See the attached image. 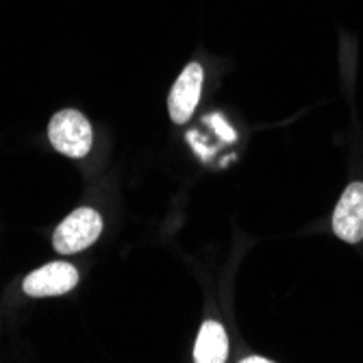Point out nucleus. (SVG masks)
Returning <instances> with one entry per match:
<instances>
[{
	"label": "nucleus",
	"instance_id": "1",
	"mask_svg": "<svg viewBox=\"0 0 363 363\" xmlns=\"http://www.w3.org/2000/svg\"><path fill=\"white\" fill-rule=\"evenodd\" d=\"M48 138L55 150L72 159L85 157L94 142L89 120L74 109H63L52 116L48 124Z\"/></svg>",
	"mask_w": 363,
	"mask_h": 363
},
{
	"label": "nucleus",
	"instance_id": "2",
	"mask_svg": "<svg viewBox=\"0 0 363 363\" xmlns=\"http://www.w3.org/2000/svg\"><path fill=\"white\" fill-rule=\"evenodd\" d=\"M103 233V218L89 207H81L65 218L52 235V246L61 255H74L91 246Z\"/></svg>",
	"mask_w": 363,
	"mask_h": 363
},
{
	"label": "nucleus",
	"instance_id": "3",
	"mask_svg": "<svg viewBox=\"0 0 363 363\" xmlns=\"http://www.w3.org/2000/svg\"><path fill=\"white\" fill-rule=\"evenodd\" d=\"M79 283V272L72 263L52 261L46 266L33 270L24 279V291L33 298H46V296H61L74 289Z\"/></svg>",
	"mask_w": 363,
	"mask_h": 363
},
{
	"label": "nucleus",
	"instance_id": "4",
	"mask_svg": "<svg viewBox=\"0 0 363 363\" xmlns=\"http://www.w3.org/2000/svg\"><path fill=\"white\" fill-rule=\"evenodd\" d=\"M203 81H205L203 65L196 61L187 63V68L181 72L168 96V111L174 124H185L194 116L198 101H201Z\"/></svg>",
	"mask_w": 363,
	"mask_h": 363
},
{
	"label": "nucleus",
	"instance_id": "5",
	"mask_svg": "<svg viewBox=\"0 0 363 363\" xmlns=\"http://www.w3.org/2000/svg\"><path fill=\"white\" fill-rule=\"evenodd\" d=\"M333 230L346 244L363 242V183H350L333 211Z\"/></svg>",
	"mask_w": 363,
	"mask_h": 363
},
{
	"label": "nucleus",
	"instance_id": "6",
	"mask_svg": "<svg viewBox=\"0 0 363 363\" xmlns=\"http://www.w3.org/2000/svg\"><path fill=\"white\" fill-rule=\"evenodd\" d=\"M228 357V337L222 324L205 322L198 333L194 346V361L196 363H224Z\"/></svg>",
	"mask_w": 363,
	"mask_h": 363
},
{
	"label": "nucleus",
	"instance_id": "7",
	"mask_svg": "<svg viewBox=\"0 0 363 363\" xmlns=\"http://www.w3.org/2000/svg\"><path fill=\"white\" fill-rule=\"evenodd\" d=\"M244 361H248V363H255V361H259V363H268L270 359H263V357H248V359H244Z\"/></svg>",
	"mask_w": 363,
	"mask_h": 363
}]
</instances>
